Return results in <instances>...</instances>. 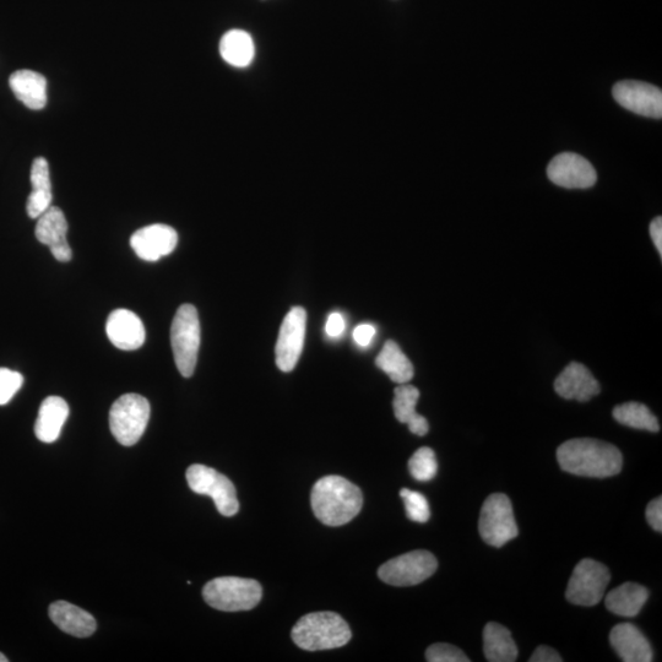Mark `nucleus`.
Wrapping results in <instances>:
<instances>
[{"mask_svg":"<svg viewBox=\"0 0 662 662\" xmlns=\"http://www.w3.org/2000/svg\"><path fill=\"white\" fill-rule=\"evenodd\" d=\"M69 416L67 401L59 396H48L42 401L35 423V434L43 443L56 442Z\"/></svg>","mask_w":662,"mask_h":662,"instance_id":"aec40b11","label":"nucleus"},{"mask_svg":"<svg viewBox=\"0 0 662 662\" xmlns=\"http://www.w3.org/2000/svg\"><path fill=\"white\" fill-rule=\"evenodd\" d=\"M438 568L431 552L417 550L385 562L378 569V577L393 586H414L432 577Z\"/></svg>","mask_w":662,"mask_h":662,"instance_id":"9d476101","label":"nucleus"},{"mask_svg":"<svg viewBox=\"0 0 662 662\" xmlns=\"http://www.w3.org/2000/svg\"><path fill=\"white\" fill-rule=\"evenodd\" d=\"M420 390L414 385L400 384L395 388L393 408L396 420L409 426L410 432L416 436H426L430 425L425 417L417 414L416 405L419 403Z\"/></svg>","mask_w":662,"mask_h":662,"instance_id":"412c9836","label":"nucleus"},{"mask_svg":"<svg viewBox=\"0 0 662 662\" xmlns=\"http://www.w3.org/2000/svg\"><path fill=\"white\" fill-rule=\"evenodd\" d=\"M311 504L320 523L341 526L360 514L363 496L360 488L344 477L327 476L313 486Z\"/></svg>","mask_w":662,"mask_h":662,"instance_id":"f03ea898","label":"nucleus"},{"mask_svg":"<svg viewBox=\"0 0 662 662\" xmlns=\"http://www.w3.org/2000/svg\"><path fill=\"white\" fill-rule=\"evenodd\" d=\"M557 460L569 474L606 479L620 474L623 458L610 443L593 438L571 439L557 449Z\"/></svg>","mask_w":662,"mask_h":662,"instance_id":"f257e3e1","label":"nucleus"},{"mask_svg":"<svg viewBox=\"0 0 662 662\" xmlns=\"http://www.w3.org/2000/svg\"><path fill=\"white\" fill-rule=\"evenodd\" d=\"M200 322L197 308H178L171 327V346L176 366L183 377H192L197 367L200 349Z\"/></svg>","mask_w":662,"mask_h":662,"instance_id":"39448f33","label":"nucleus"},{"mask_svg":"<svg viewBox=\"0 0 662 662\" xmlns=\"http://www.w3.org/2000/svg\"><path fill=\"white\" fill-rule=\"evenodd\" d=\"M32 192L27 199L26 210L31 219H39L52 206V182L50 166L43 157H37L31 167Z\"/></svg>","mask_w":662,"mask_h":662,"instance_id":"5701e85b","label":"nucleus"},{"mask_svg":"<svg viewBox=\"0 0 662 662\" xmlns=\"http://www.w3.org/2000/svg\"><path fill=\"white\" fill-rule=\"evenodd\" d=\"M293 642L303 650L320 651L344 647L352 633L349 624L335 612L303 616L292 628Z\"/></svg>","mask_w":662,"mask_h":662,"instance_id":"7ed1b4c3","label":"nucleus"},{"mask_svg":"<svg viewBox=\"0 0 662 662\" xmlns=\"http://www.w3.org/2000/svg\"><path fill=\"white\" fill-rule=\"evenodd\" d=\"M649 591L637 583H624L606 596V607L621 617H636L648 601Z\"/></svg>","mask_w":662,"mask_h":662,"instance_id":"b1692460","label":"nucleus"},{"mask_svg":"<svg viewBox=\"0 0 662 662\" xmlns=\"http://www.w3.org/2000/svg\"><path fill=\"white\" fill-rule=\"evenodd\" d=\"M189 488L198 495L213 498L221 515L230 518L240 510L237 492L232 482L225 475L208 466L195 464L187 470Z\"/></svg>","mask_w":662,"mask_h":662,"instance_id":"6e6552de","label":"nucleus"},{"mask_svg":"<svg viewBox=\"0 0 662 662\" xmlns=\"http://www.w3.org/2000/svg\"><path fill=\"white\" fill-rule=\"evenodd\" d=\"M426 660L430 662H469L464 651L450 644H433L426 651Z\"/></svg>","mask_w":662,"mask_h":662,"instance_id":"2f4dec72","label":"nucleus"},{"mask_svg":"<svg viewBox=\"0 0 662 662\" xmlns=\"http://www.w3.org/2000/svg\"><path fill=\"white\" fill-rule=\"evenodd\" d=\"M50 618L64 633L77 638H88L96 632L94 616L67 601H56L50 606Z\"/></svg>","mask_w":662,"mask_h":662,"instance_id":"6ab92c4d","label":"nucleus"},{"mask_svg":"<svg viewBox=\"0 0 662 662\" xmlns=\"http://www.w3.org/2000/svg\"><path fill=\"white\" fill-rule=\"evenodd\" d=\"M307 325L306 309L293 307L281 324L275 347L276 365L282 372L295 370L305 345Z\"/></svg>","mask_w":662,"mask_h":662,"instance_id":"9b49d317","label":"nucleus"},{"mask_svg":"<svg viewBox=\"0 0 662 662\" xmlns=\"http://www.w3.org/2000/svg\"><path fill=\"white\" fill-rule=\"evenodd\" d=\"M325 330L331 338H339L345 330V320L340 313L330 314L328 318L327 325H325Z\"/></svg>","mask_w":662,"mask_h":662,"instance_id":"f704fd0d","label":"nucleus"},{"mask_svg":"<svg viewBox=\"0 0 662 662\" xmlns=\"http://www.w3.org/2000/svg\"><path fill=\"white\" fill-rule=\"evenodd\" d=\"M16 99L30 110L40 111L47 105V80L32 70H18L9 79Z\"/></svg>","mask_w":662,"mask_h":662,"instance_id":"4be33fe9","label":"nucleus"},{"mask_svg":"<svg viewBox=\"0 0 662 662\" xmlns=\"http://www.w3.org/2000/svg\"><path fill=\"white\" fill-rule=\"evenodd\" d=\"M484 651L488 661L514 662L518 659V647L512 634L501 624L491 622L484 629Z\"/></svg>","mask_w":662,"mask_h":662,"instance_id":"393cba45","label":"nucleus"},{"mask_svg":"<svg viewBox=\"0 0 662 662\" xmlns=\"http://www.w3.org/2000/svg\"><path fill=\"white\" fill-rule=\"evenodd\" d=\"M400 497L405 503L406 515L416 523H427L431 518V508L427 498L420 492L403 488L400 491Z\"/></svg>","mask_w":662,"mask_h":662,"instance_id":"c756f323","label":"nucleus"},{"mask_svg":"<svg viewBox=\"0 0 662 662\" xmlns=\"http://www.w3.org/2000/svg\"><path fill=\"white\" fill-rule=\"evenodd\" d=\"M547 176L556 186L586 189L598 181V173L583 156L574 153L557 155L547 167Z\"/></svg>","mask_w":662,"mask_h":662,"instance_id":"ddd939ff","label":"nucleus"},{"mask_svg":"<svg viewBox=\"0 0 662 662\" xmlns=\"http://www.w3.org/2000/svg\"><path fill=\"white\" fill-rule=\"evenodd\" d=\"M67 232V219L57 206H50L39 217L36 226L37 240L50 247L53 257L62 263H67L73 258L72 248L67 241Z\"/></svg>","mask_w":662,"mask_h":662,"instance_id":"2eb2a0df","label":"nucleus"},{"mask_svg":"<svg viewBox=\"0 0 662 662\" xmlns=\"http://www.w3.org/2000/svg\"><path fill=\"white\" fill-rule=\"evenodd\" d=\"M555 390L563 399L585 403L600 393V384L582 363L572 362L557 377Z\"/></svg>","mask_w":662,"mask_h":662,"instance_id":"f3484780","label":"nucleus"},{"mask_svg":"<svg viewBox=\"0 0 662 662\" xmlns=\"http://www.w3.org/2000/svg\"><path fill=\"white\" fill-rule=\"evenodd\" d=\"M613 417L621 425L644 430L649 432H659L660 425L658 419L651 414L647 406L640 403H626L616 406L613 409Z\"/></svg>","mask_w":662,"mask_h":662,"instance_id":"cd10ccee","label":"nucleus"},{"mask_svg":"<svg viewBox=\"0 0 662 662\" xmlns=\"http://www.w3.org/2000/svg\"><path fill=\"white\" fill-rule=\"evenodd\" d=\"M376 365L395 383L406 384L414 378V366L393 340L385 343Z\"/></svg>","mask_w":662,"mask_h":662,"instance_id":"bb28decb","label":"nucleus"},{"mask_svg":"<svg viewBox=\"0 0 662 662\" xmlns=\"http://www.w3.org/2000/svg\"><path fill=\"white\" fill-rule=\"evenodd\" d=\"M151 408L148 399L139 394L121 396L112 405L110 427L113 437L124 447H132L140 441L148 427Z\"/></svg>","mask_w":662,"mask_h":662,"instance_id":"423d86ee","label":"nucleus"},{"mask_svg":"<svg viewBox=\"0 0 662 662\" xmlns=\"http://www.w3.org/2000/svg\"><path fill=\"white\" fill-rule=\"evenodd\" d=\"M612 95L618 105L636 115L662 118V91L654 85L634 80L620 81L613 86Z\"/></svg>","mask_w":662,"mask_h":662,"instance_id":"f8f14e48","label":"nucleus"},{"mask_svg":"<svg viewBox=\"0 0 662 662\" xmlns=\"http://www.w3.org/2000/svg\"><path fill=\"white\" fill-rule=\"evenodd\" d=\"M221 57L233 67L246 68L253 62L255 47L252 36L243 30L226 32L220 42Z\"/></svg>","mask_w":662,"mask_h":662,"instance_id":"a878e982","label":"nucleus"},{"mask_svg":"<svg viewBox=\"0 0 662 662\" xmlns=\"http://www.w3.org/2000/svg\"><path fill=\"white\" fill-rule=\"evenodd\" d=\"M8 661H9V660H8L7 656H5L4 654L0 653V662H8Z\"/></svg>","mask_w":662,"mask_h":662,"instance_id":"4c0bfd02","label":"nucleus"},{"mask_svg":"<svg viewBox=\"0 0 662 662\" xmlns=\"http://www.w3.org/2000/svg\"><path fill=\"white\" fill-rule=\"evenodd\" d=\"M611 574L609 568L600 562L585 558L575 567L568 583L566 598L571 604L591 607L604 598Z\"/></svg>","mask_w":662,"mask_h":662,"instance_id":"1a4fd4ad","label":"nucleus"},{"mask_svg":"<svg viewBox=\"0 0 662 662\" xmlns=\"http://www.w3.org/2000/svg\"><path fill=\"white\" fill-rule=\"evenodd\" d=\"M106 333L119 350L134 351L145 343V327L141 319L128 309H116L106 323Z\"/></svg>","mask_w":662,"mask_h":662,"instance_id":"dca6fc26","label":"nucleus"},{"mask_svg":"<svg viewBox=\"0 0 662 662\" xmlns=\"http://www.w3.org/2000/svg\"><path fill=\"white\" fill-rule=\"evenodd\" d=\"M409 470L411 476L417 481L433 480L438 472L436 454L431 448H420L409 460Z\"/></svg>","mask_w":662,"mask_h":662,"instance_id":"c85d7f7f","label":"nucleus"},{"mask_svg":"<svg viewBox=\"0 0 662 662\" xmlns=\"http://www.w3.org/2000/svg\"><path fill=\"white\" fill-rule=\"evenodd\" d=\"M376 335V328L371 324H361L354 331V339L358 345L368 346Z\"/></svg>","mask_w":662,"mask_h":662,"instance_id":"c9c22d12","label":"nucleus"},{"mask_svg":"<svg viewBox=\"0 0 662 662\" xmlns=\"http://www.w3.org/2000/svg\"><path fill=\"white\" fill-rule=\"evenodd\" d=\"M206 604L224 612L249 611L259 605L263 589L257 580L221 577L211 580L204 586Z\"/></svg>","mask_w":662,"mask_h":662,"instance_id":"20e7f679","label":"nucleus"},{"mask_svg":"<svg viewBox=\"0 0 662 662\" xmlns=\"http://www.w3.org/2000/svg\"><path fill=\"white\" fill-rule=\"evenodd\" d=\"M645 515H647V520L651 528H653L655 531H658V533H661L662 531V498L661 497L655 498L654 501H651L648 504L647 512H645Z\"/></svg>","mask_w":662,"mask_h":662,"instance_id":"473e14b6","label":"nucleus"},{"mask_svg":"<svg viewBox=\"0 0 662 662\" xmlns=\"http://www.w3.org/2000/svg\"><path fill=\"white\" fill-rule=\"evenodd\" d=\"M479 531L482 540L492 547H503L519 534L512 502L506 495L495 493L482 506Z\"/></svg>","mask_w":662,"mask_h":662,"instance_id":"0eeeda50","label":"nucleus"},{"mask_svg":"<svg viewBox=\"0 0 662 662\" xmlns=\"http://www.w3.org/2000/svg\"><path fill=\"white\" fill-rule=\"evenodd\" d=\"M531 662H562L563 659L561 658V655L557 653L555 649H552L550 647H545V645H542V647L537 648L534 651L533 656L530 658Z\"/></svg>","mask_w":662,"mask_h":662,"instance_id":"72a5a7b5","label":"nucleus"},{"mask_svg":"<svg viewBox=\"0 0 662 662\" xmlns=\"http://www.w3.org/2000/svg\"><path fill=\"white\" fill-rule=\"evenodd\" d=\"M178 235L175 229L164 224L143 227L130 238L135 254L145 262H157L175 251Z\"/></svg>","mask_w":662,"mask_h":662,"instance_id":"4468645a","label":"nucleus"},{"mask_svg":"<svg viewBox=\"0 0 662 662\" xmlns=\"http://www.w3.org/2000/svg\"><path fill=\"white\" fill-rule=\"evenodd\" d=\"M610 643L624 662L653 661V649L648 639L634 624H618L611 631Z\"/></svg>","mask_w":662,"mask_h":662,"instance_id":"a211bd4d","label":"nucleus"},{"mask_svg":"<svg viewBox=\"0 0 662 662\" xmlns=\"http://www.w3.org/2000/svg\"><path fill=\"white\" fill-rule=\"evenodd\" d=\"M24 384L23 374L0 368V406L7 405Z\"/></svg>","mask_w":662,"mask_h":662,"instance_id":"7c9ffc66","label":"nucleus"},{"mask_svg":"<svg viewBox=\"0 0 662 662\" xmlns=\"http://www.w3.org/2000/svg\"><path fill=\"white\" fill-rule=\"evenodd\" d=\"M650 236L659 254L662 255V219L660 216L651 221Z\"/></svg>","mask_w":662,"mask_h":662,"instance_id":"e433bc0d","label":"nucleus"}]
</instances>
